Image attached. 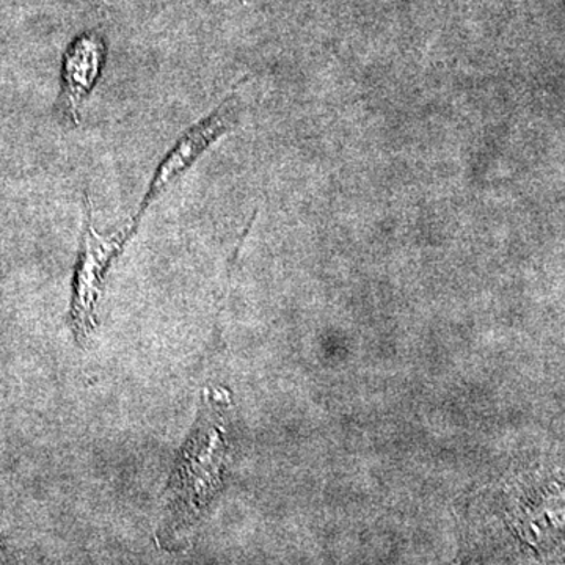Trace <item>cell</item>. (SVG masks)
<instances>
[{
	"label": "cell",
	"instance_id": "4",
	"mask_svg": "<svg viewBox=\"0 0 565 565\" xmlns=\"http://www.w3.org/2000/svg\"><path fill=\"white\" fill-rule=\"evenodd\" d=\"M106 44L96 33H84L74 41L63 58L62 107L68 120L79 122L81 107L98 84Z\"/></svg>",
	"mask_w": 565,
	"mask_h": 565
},
{
	"label": "cell",
	"instance_id": "3",
	"mask_svg": "<svg viewBox=\"0 0 565 565\" xmlns=\"http://www.w3.org/2000/svg\"><path fill=\"white\" fill-rule=\"evenodd\" d=\"M243 114V103L236 92L226 96L218 107H215L210 115L202 118L191 129H188L177 145L172 148L166 159L159 166L158 172L152 178L150 189L147 196L141 203L140 212L134 218L139 222L140 215L143 214L152 202L159 199L173 182L180 180L182 174L202 158L203 152L210 150L215 141L221 140L226 134L232 132L241 121Z\"/></svg>",
	"mask_w": 565,
	"mask_h": 565
},
{
	"label": "cell",
	"instance_id": "1",
	"mask_svg": "<svg viewBox=\"0 0 565 565\" xmlns=\"http://www.w3.org/2000/svg\"><path fill=\"white\" fill-rule=\"evenodd\" d=\"M221 408L217 393L204 394L199 422L178 456L170 479L169 497L158 530V542L163 548L182 550L191 544L204 509L221 487L226 457Z\"/></svg>",
	"mask_w": 565,
	"mask_h": 565
},
{
	"label": "cell",
	"instance_id": "2",
	"mask_svg": "<svg viewBox=\"0 0 565 565\" xmlns=\"http://www.w3.org/2000/svg\"><path fill=\"white\" fill-rule=\"evenodd\" d=\"M85 210H87V221L82 234L79 259H77L76 275H74L73 303H71L70 315L71 330L77 343H85L95 330L96 307L102 299L104 277L137 225L132 222L120 232L103 236L93 225L90 200H87Z\"/></svg>",
	"mask_w": 565,
	"mask_h": 565
}]
</instances>
